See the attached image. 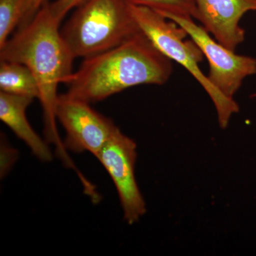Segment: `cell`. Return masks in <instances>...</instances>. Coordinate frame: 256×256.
Here are the masks:
<instances>
[{
  "instance_id": "obj_1",
  "label": "cell",
  "mask_w": 256,
  "mask_h": 256,
  "mask_svg": "<svg viewBox=\"0 0 256 256\" xmlns=\"http://www.w3.org/2000/svg\"><path fill=\"white\" fill-rule=\"evenodd\" d=\"M60 24L45 0L33 18L0 47V60L24 64L31 70L40 88L46 141L54 144L66 165L73 166L58 134L56 116L58 86L66 84L74 74L75 60L62 37Z\"/></svg>"
},
{
  "instance_id": "obj_2",
  "label": "cell",
  "mask_w": 256,
  "mask_h": 256,
  "mask_svg": "<svg viewBox=\"0 0 256 256\" xmlns=\"http://www.w3.org/2000/svg\"><path fill=\"white\" fill-rule=\"evenodd\" d=\"M172 73V60L141 32L119 46L84 58L66 84V94L92 104L136 86L162 85Z\"/></svg>"
},
{
  "instance_id": "obj_3",
  "label": "cell",
  "mask_w": 256,
  "mask_h": 256,
  "mask_svg": "<svg viewBox=\"0 0 256 256\" xmlns=\"http://www.w3.org/2000/svg\"><path fill=\"white\" fill-rule=\"evenodd\" d=\"M60 30L74 58H86L140 34L126 0H84Z\"/></svg>"
},
{
  "instance_id": "obj_4",
  "label": "cell",
  "mask_w": 256,
  "mask_h": 256,
  "mask_svg": "<svg viewBox=\"0 0 256 256\" xmlns=\"http://www.w3.org/2000/svg\"><path fill=\"white\" fill-rule=\"evenodd\" d=\"M131 4L133 16L141 32L151 43L172 60L182 66L207 92L216 110L220 127L227 128L233 114L238 112L237 102L224 96L202 72L200 63L203 60L201 50L193 41H185L186 32L174 22L146 6Z\"/></svg>"
},
{
  "instance_id": "obj_5",
  "label": "cell",
  "mask_w": 256,
  "mask_h": 256,
  "mask_svg": "<svg viewBox=\"0 0 256 256\" xmlns=\"http://www.w3.org/2000/svg\"><path fill=\"white\" fill-rule=\"evenodd\" d=\"M184 30L192 41L201 50L210 64L208 76L210 82L226 97L234 96L242 86L244 79L256 74V60L238 55L235 50L224 46L190 16L164 15Z\"/></svg>"
},
{
  "instance_id": "obj_6",
  "label": "cell",
  "mask_w": 256,
  "mask_h": 256,
  "mask_svg": "<svg viewBox=\"0 0 256 256\" xmlns=\"http://www.w3.org/2000/svg\"><path fill=\"white\" fill-rule=\"evenodd\" d=\"M90 104L68 94H62L57 100L56 116L66 134V149L89 152L96 156L119 128Z\"/></svg>"
},
{
  "instance_id": "obj_7",
  "label": "cell",
  "mask_w": 256,
  "mask_h": 256,
  "mask_svg": "<svg viewBox=\"0 0 256 256\" xmlns=\"http://www.w3.org/2000/svg\"><path fill=\"white\" fill-rule=\"evenodd\" d=\"M110 175L117 190L124 220L130 225L146 214V204L136 178L137 144L118 129L96 156Z\"/></svg>"
},
{
  "instance_id": "obj_8",
  "label": "cell",
  "mask_w": 256,
  "mask_h": 256,
  "mask_svg": "<svg viewBox=\"0 0 256 256\" xmlns=\"http://www.w3.org/2000/svg\"><path fill=\"white\" fill-rule=\"evenodd\" d=\"M196 20L217 42L235 50L245 40L240 26L244 15L256 11V0H194Z\"/></svg>"
},
{
  "instance_id": "obj_9",
  "label": "cell",
  "mask_w": 256,
  "mask_h": 256,
  "mask_svg": "<svg viewBox=\"0 0 256 256\" xmlns=\"http://www.w3.org/2000/svg\"><path fill=\"white\" fill-rule=\"evenodd\" d=\"M34 99L0 92V119L32 153L43 162H50L52 153L46 141L32 128L26 117V109Z\"/></svg>"
},
{
  "instance_id": "obj_10",
  "label": "cell",
  "mask_w": 256,
  "mask_h": 256,
  "mask_svg": "<svg viewBox=\"0 0 256 256\" xmlns=\"http://www.w3.org/2000/svg\"><path fill=\"white\" fill-rule=\"evenodd\" d=\"M0 90L32 99L40 98V88L33 74L18 62L0 60Z\"/></svg>"
},
{
  "instance_id": "obj_11",
  "label": "cell",
  "mask_w": 256,
  "mask_h": 256,
  "mask_svg": "<svg viewBox=\"0 0 256 256\" xmlns=\"http://www.w3.org/2000/svg\"><path fill=\"white\" fill-rule=\"evenodd\" d=\"M35 0H0V47L15 28L33 18Z\"/></svg>"
},
{
  "instance_id": "obj_12",
  "label": "cell",
  "mask_w": 256,
  "mask_h": 256,
  "mask_svg": "<svg viewBox=\"0 0 256 256\" xmlns=\"http://www.w3.org/2000/svg\"><path fill=\"white\" fill-rule=\"evenodd\" d=\"M130 4L146 6L159 14L190 16L196 20L197 11L194 0H126Z\"/></svg>"
},
{
  "instance_id": "obj_13",
  "label": "cell",
  "mask_w": 256,
  "mask_h": 256,
  "mask_svg": "<svg viewBox=\"0 0 256 256\" xmlns=\"http://www.w3.org/2000/svg\"><path fill=\"white\" fill-rule=\"evenodd\" d=\"M84 0H56L50 2V8L56 18L62 21L66 14L74 8H77Z\"/></svg>"
},
{
  "instance_id": "obj_14",
  "label": "cell",
  "mask_w": 256,
  "mask_h": 256,
  "mask_svg": "<svg viewBox=\"0 0 256 256\" xmlns=\"http://www.w3.org/2000/svg\"><path fill=\"white\" fill-rule=\"evenodd\" d=\"M45 0H35L34 4V13H36L37 11H38V9H40V6H42V4H43Z\"/></svg>"
}]
</instances>
